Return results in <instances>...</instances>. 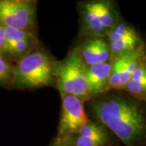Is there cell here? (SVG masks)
Segmentation results:
<instances>
[{
    "mask_svg": "<svg viewBox=\"0 0 146 146\" xmlns=\"http://www.w3.org/2000/svg\"><path fill=\"white\" fill-rule=\"evenodd\" d=\"M93 119L123 146H146V102L111 90L88 101Z\"/></svg>",
    "mask_w": 146,
    "mask_h": 146,
    "instance_id": "obj_1",
    "label": "cell"
},
{
    "mask_svg": "<svg viewBox=\"0 0 146 146\" xmlns=\"http://www.w3.org/2000/svg\"><path fill=\"white\" fill-rule=\"evenodd\" d=\"M57 61L43 48L36 46L15 64L11 89H41L55 84Z\"/></svg>",
    "mask_w": 146,
    "mask_h": 146,
    "instance_id": "obj_2",
    "label": "cell"
},
{
    "mask_svg": "<svg viewBox=\"0 0 146 146\" xmlns=\"http://www.w3.org/2000/svg\"><path fill=\"white\" fill-rule=\"evenodd\" d=\"M80 32L84 36L106 37L122 18L117 3L95 0L78 3Z\"/></svg>",
    "mask_w": 146,
    "mask_h": 146,
    "instance_id": "obj_3",
    "label": "cell"
},
{
    "mask_svg": "<svg viewBox=\"0 0 146 146\" xmlns=\"http://www.w3.org/2000/svg\"><path fill=\"white\" fill-rule=\"evenodd\" d=\"M55 84L60 95L68 94L78 98L84 102L91 99L89 94L87 66L75 48L55 66Z\"/></svg>",
    "mask_w": 146,
    "mask_h": 146,
    "instance_id": "obj_4",
    "label": "cell"
},
{
    "mask_svg": "<svg viewBox=\"0 0 146 146\" xmlns=\"http://www.w3.org/2000/svg\"><path fill=\"white\" fill-rule=\"evenodd\" d=\"M36 13V1L0 0V25L5 28L35 33Z\"/></svg>",
    "mask_w": 146,
    "mask_h": 146,
    "instance_id": "obj_5",
    "label": "cell"
},
{
    "mask_svg": "<svg viewBox=\"0 0 146 146\" xmlns=\"http://www.w3.org/2000/svg\"><path fill=\"white\" fill-rule=\"evenodd\" d=\"M62 106L56 139L63 140L80 130L89 118L83 101L72 95L62 94Z\"/></svg>",
    "mask_w": 146,
    "mask_h": 146,
    "instance_id": "obj_6",
    "label": "cell"
},
{
    "mask_svg": "<svg viewBox=\"0 0 146 146\" xmlns=\"http://www.w3.org/2000/svg\"><path fill=\"white\" fill-rule=\"evenodd\" d=\"M145 50L146 43L136 50L111 58L112 68L108 84V91L124 90L131 74L140 63Z\"/></svg>",
    "mask_w": 146,
    "mask_h": 146,
    "instance_id": "obj_7",
    "label": "cell"
},
{
    "mask_svg": "<svg viewBox=\"0 0 146 146\" xmlns=\"http://www.w3.org/2000/svg\"><path fill=\"white\" fill-rule=\"evenodd\" d=\"M61 141L70 146H112L119 142L107 128L90 119L79 131Z\"/></svg>",
    "mask_w": 146,
    "mask_h": 146,
    "instance_id": "obj_8",
    "label": "cell"
},
{
    "mask_svg": "<svg viewBox=\"0 0 146 146\" xmlns=\"http://www.w3.org/2000/svg\"><path fill=\"white\" fill-rule=\"evenodd\" d=\"M5 55L11 62L20 59L38 46V40L34 33L21 31L4 27Z\"/></svg>",
    "mask_w": 146,
    "mask_h": 146,
    "instance_id": "obj_9",
    "label": "cell"
},
{
    "mask_svg": "<svg viewBox=\"0 0 146 146\" xmlns=\"http://www.w3.org/2000/svg\"><path fill=\"white\" fill-rule=\"evenodd\" d=\"M75 49L87 67L111 59L109 43L106 37L86 36L79 46Z\"/></svg>",
    "mask_w": 146,
    "mask_h": 146,
    "instance_id": "obj_10",
    "label": "cell"
},
{
    "mask_svg": "<svg viewBox=\"0 0 146 146\" xmlns=\"http://www.w3.org/2000/svg\"><path fill=\"white\" fill-rule=\"evenodd\" d=\"M111 68V59L105 63H97L87 67V80L91 98L108 91Z\"/></svg>",
    "mask_w": 146,
    "mask_h": 146,
    "instance_id": "obj_11",
    "label": "cell"
},
{
    "mask_svg": "<svg viewBox=\"0 0 146 146\" xmlns=\"http://www.w3.org/2000/svg\"><path fill=\"white\" fill-rule=\"evenodd\" d=\"M123 91L136 99L146 101V50Z\"/></svg>",
    "mask_w": 146,
    "mask_h": 146,
    "instance_id": "obj_12",
    "label": "cell"
},
{
    "mask_svg": "<svg viewBox=\"0 0 146 146\" xmlns=\"http://www.w3.org/2000/svg\"><path fill=\"white\" fill-rule=\"evenodd\" d=\"M140 35L141 34L139 33V32L134 27L124 21L123 18H121L118 24L109 32L106 38L108 42H113L121 39L133 37Z\"/></svg>",
    "mask_w": 146,
    "mask_h": 146,
    "instance_id": "obj_13",
    "label": "cell"
},
{
    "mask_svg": "<svg viewBox=\"0 0 146 146\" xmlns=\"http://www.w3.org/2000/svg\"><path fill=\"white\" fill-rule=\"evenodd\" d=\"M15 64L5 56L0 54V87L10 88L13 74H14Z\"/></svg>",
    "mask_w": 146,
    "mask_h": 146,
    "instance_id": "obj_14",
    "label": "cell"
},
{
    "mask_svg": "<svg viewBox=\"0 0 146 146\" xmlns=\"http://www.w3.org/2000/svg\"><path fill=\"white\" fill-rule=\"evenodd\" d=\"M0 54L5 56V39H4V27L0 25Z\"/></svg>",
    "mask_w": 146,
    "mask_h": 146,
    "instance_id": "obj_15",
    "label": "cell"
},
{
    "mask_svg": "<svg viewBox=\"0 0 146 146\" xmlns=\"http://www.w3.org/2000/svg\"><path fill=\"white\" fill-rule=\"evenodd\" d=\"M50 146H70L68 145V144L64 141H61V140H58L56 138L54 139V141H52V143L50 144Z\"/></svg>",
    "mask_w": 146,
    "mask_h": 146,
    "instance_id": "obj_16",
    "label": "cell"
},
{
    "mask_svg": "<svg viewBox=\"0 0 146 146\" xmlns=\"http://www.w3.org/2000/svg\"><path fill=\"white\" fill-rule=\"evenodd\" d=\"M112 146H123V145H122L120 144L119 142H117L116 144H115L114 145H112Z\"/></svg>",
    "mask_w": 146,
    "mask_h": 146,
    "instance_id": "obj_17",
    "label": "cell"
},
{
    "mask_svg": "<svg viewBox=\"0 0 146 146\" xmlns=\"http://www.w3.org/2000/svg\"><path fill=\"white\" fill-rule=\"evenodd\" d=\"M145 102H146V101H145Z\"/></svg>",
    "mask_w": 146,
    "mask_h": 146,
    "instance_id": "obj_18",
    "label": "cell"
}]
</instances>
